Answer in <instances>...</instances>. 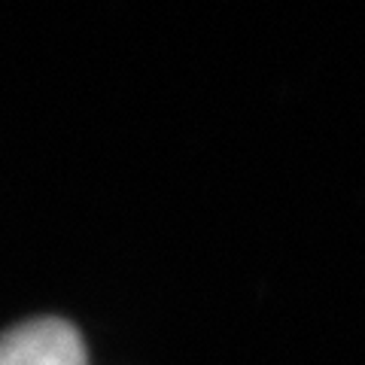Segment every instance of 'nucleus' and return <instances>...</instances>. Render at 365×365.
<instances>
[{
	"mask_svg": "<svg viewBox=\"0 0 365 365\" xmlns=\"http://www.w3.org/2000/svg\"><path fill=\"white\" fill-rule=\"evenodd\" d=\"M0 365H86V344L71 323L40 317L0 338Z\"/></svg>",
	"mask_w": 365,
	"mask_h": 365,
	"instance_id": "1",
	"label": "nucleus"
}]
</instances>
